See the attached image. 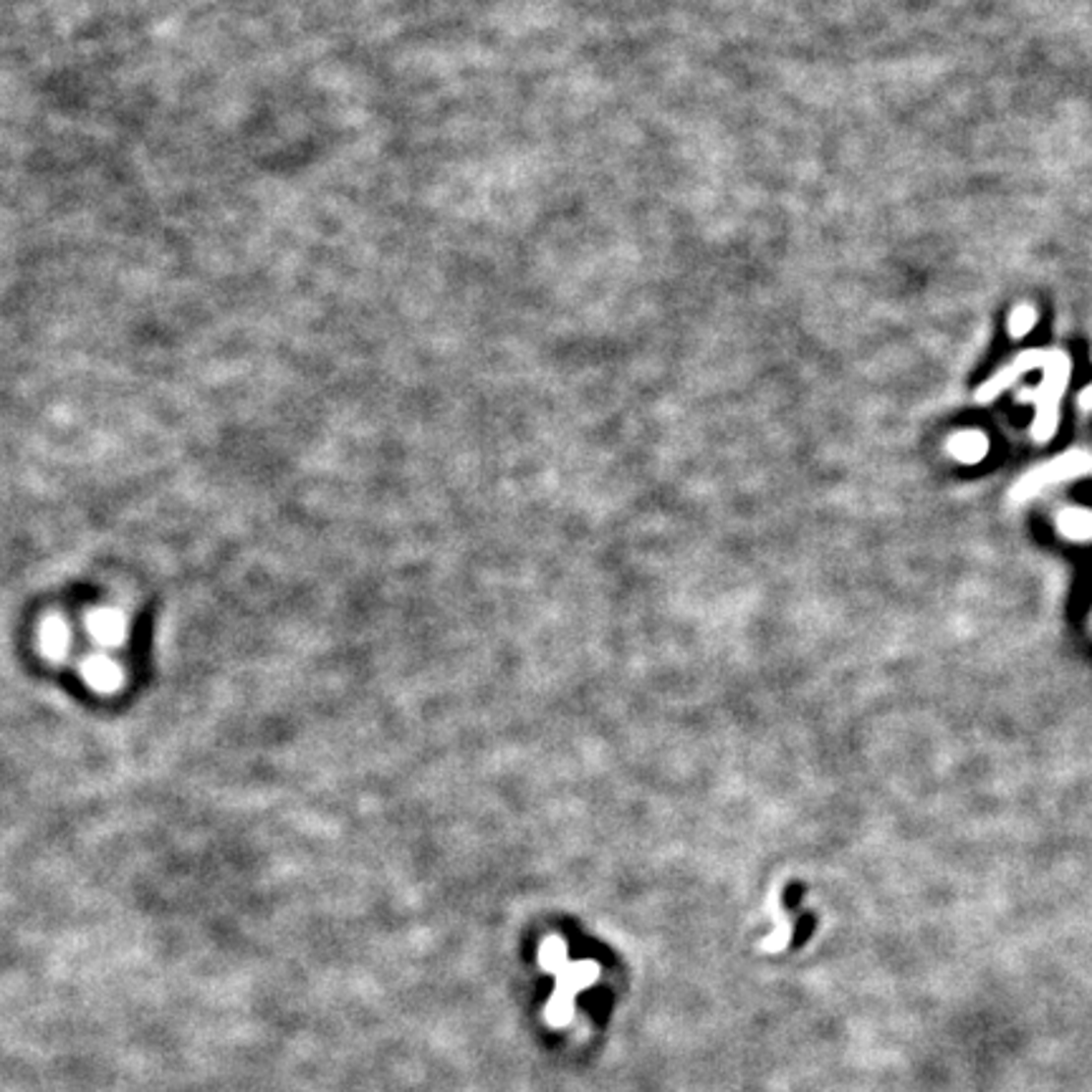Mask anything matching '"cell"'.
<instances>
[{
  "instance_id": "cell-7",
  "label": "cell",
  "mask_w": 1092,
  "mask_h": 1092,
  "mask_svg": "<svg viewBox=\"0 0 1092 1092\" xmlns=\"http://www.w3.org/2000/svg\"><path fill=\"white\" fill-rule=\"evenodd\" d=\"M1080 405H1082V410H1090V407H1092V385L1085 390V393L1080 394Z\"/></svg>"
},
{
  "instance_id": "cell-6",
  "label": "cell",
  "mask_w": 1092,
  "mask_h": 1092,
  "mask_svg": "<svg viewBox=\"0 0 1092 1092\" xmlns=\"http://www.w3.org/2000/svg\"><path fill=\"white\" fill-rule=\"evenodd\" d=\"M1034 322H1037V312H1034L1032 306H1027V304L1016 306L1014 314L1009 317V334L1011 336H1024L1027 332L1034 330Z\"/></svg>"
},
{
  "instance_id": "cell-2",
  "label": "cell",
  "mask_w": 1092,
  "mask_h": 1092,
  "mask_svg": "<svg viewBox=\"0 0 1092 1092\" xmlns=\"http://www.w3.org/2000/svg\"><path fill=\"white\" fill-rule=\"evenodd\" d=\"M1045 359H1047V352H1037V349L1019 354V357H1016L1014 362L1009 364V367H1004V370L999 372L994 380H989L987 385L979 390V399L984 402V399H989V397H997V394L1001 393L1006 385H1011L1014 380H1019L1024 372L1034 370V367H1042V364H1045Z\"/></svg>"
},
{
  "instance_id": "cell-3",
  "label": "cell",
  "mask_w": 1092,
  "mask_h": 1092,
  "mask_svg": "<svg viewBox=\"0 0 1092 1092\" xmlns=\"http://www.w3.org/2000/svg\"><path fill=\"white\" fill-rule=\"evenodd\" d=\"M89 630L104 645H119L124 640V635H127V620H124L122 612L104 607V610H96L89 615Z\"/></svg>"
},
{
  "instance_id": "cell-1",
  "label": "cell",
  "mask_w": 1092,
  "mask_h": 1092,
  "mask_svg": "<svg viewBox=\"0 0 1092 1092\" xmlns=\"http://www.w3.org/2000/svg\"><path fill=\"white\" fill-rule=\"evenodd\" d=\"M1042 367H1045V382H1042V388L1034 390V393H1027L1024 397H1032L1040 402V407H1037V423H1034V435H1037V438H1050V435L1055 433V428H1058V405H1060V397H1062L1064 393V385H1067L1069 359L1067 354L1062 352H1047V359Z\"/></svg>"
},
{
  "instance_id": "cell-5",
  "label": "cell",
  "mask_w": 1092,
  "mask_h": 1092,
  "mask_svg": "<svg viewBox=\"0 0 1092 1092\" xmlns=\"http://www.w3.org/2000/svg\"><path fill=\"white\" fill-rule=\"evenodd\" d=\"M41 645L48 658H64L69 647V630L59 620H48L41 630Z\"/></svg>"
},
{
  "instance_id": "cell-4",
  "label": "cell",
  "mask_w": 1092,
  "mask_h": 1092,
  "mask_svg": "<svg viewBox=\"0 0 1092 1092\" xmlns=\"http://www.w3.org/2000/svg\"><path fill=\"white\" fill-rule=\"evenodd\" d=\"M82 673L89 681V686L99 688V691H114V688L122 683V670H119V665L109 658H101V655L89 658L87 663H84Z\"/></svg>"
}]
</instances>
